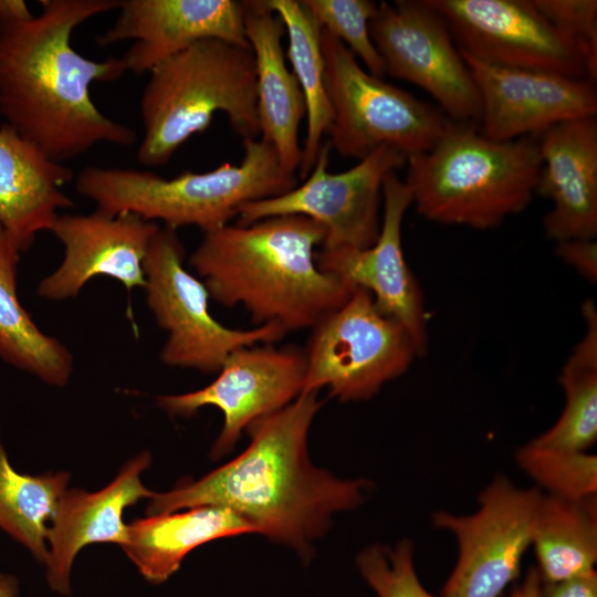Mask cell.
I'll use <instances>...</instances> for the list:
<instances>
[{
  "mask_svg": "<svg viewBox=\"0 0 597 597\" xmlns=\"http://www.w3.org/2000/svg\"><path fill=\"white\" fill-rule=\"evenodd\" d=\"M41 13L0 22V115L49 158L63 164L100 143L129 147L134 130L105 116L91 98L94 82L125 71L119 57L93 61L71 45L92 17L118 0H43Z\"/></svg>",
  "mask_w": 597,
  "mask_h": 597,
  "instance_id": "cell-2",
  "label": "cell"
},
{
  "mask_svg": "<svg viewBox=\"0 0 597 597\" xmlns=\"http://www.w3.org/2000/svg\"><path fill=\"white\" fill-rule=\"evenodd\" d=\"M256 72L251 46L198 41L156 65L140 98L142 165H166L195 134L223 113L242 138H258Z\"/></svg>",
  "mask_w": 597,
  "mask_h": 597,
  "instance_id": "cell-6",
  "label": "cell"
},
{
  "mask_svg": "<svg viewBox=\"0 0 597 597\" xmlns=\"http://www.w3.org/2000/svg\"><path fill=\"white\" fill-rule=\"evenodd\" d=\"M150 454L143 451L127 461L116 478L100 491L66 490L48 530L46 582L61 595L71 594V573L78 552L92 543H114L122 547L128 541L126 507L154 494L142 482Z\"/></svg>",
  "mask_w": 597,
  "mask_h": 597,
  "instance_id": "cell-19",
  "label": "cell"
},
{
  "mask_svg": "<svg viewBox=\"0 0 597 597\" xmlns=\"http://www.w3.org/2000/svg\"><path fill=\"white\" fill-rule=\"evenodd\" d=\"M243 157L203 171H182L167 179L133 168L87 166L75 178L76 191L107 214L133 213L165 227H197L203 233L222 228L249 202L283 195L298 184L262 138L242 139Z\"/></svg>",
  "mask_w": 597,
  "mask_h": 597,
  "instance_id": "cell-5",
  "label": "cell"
},
{
  "mask_svg": "<svg viewBox=\"0 0 597 597\" xmlns=\"http://www.w3.org/2000/svg\"><path fill=\"white\" fill-rule=\"evenodd\" d=\"M557 255L590 282L597 280V242L595 239H570L557 242Z\"/></svg>",
  "mask_w": 597,
  "mask_h": 597,
  "instance_id": "cell-33",
  "label": "cell"
},
{
  "mask_svg": "<svg viewBox=\"0 0 597 597\" xmlns=\"http://www.w3.org/2000/svg\"><path fill=\"white\" fill-rule=\"evenodd\" d=\"M404 180L427 220L476 230L496 228L536 195L537 136L499 142L479 126L453 122L428 150L407 157Z\"/></svg>",
  "mask_w": 597,
  "mask_h": 597,
  "instance_id": "cell-4",
  "label": "cell"
},
{
  "mask_svg": "<svg viewBox=\"0 0 597 597\" xmlns=\"http://www.w3.org/2000/svg\"><path fill=\"white\" fill-rule=\"evenodd\" d=\"M519 467L548 495L586 500L597 494V457L555 450L532 441L515 454Z\"/></svg>",
  "mask_w": 597,
  "mask_h": 597,
  "instance_id": "cell-29",
  "label": "cell"
},
{
  "mask_svg": "<svg viewBox=\"0 0 597 597\" xmlns=\"http://www.w3.org/2000/svg\"><path fill=\"white\" fill-rule=\"evenodd\" d=\"M413 552V543L404 538L394 547L375 544L364 548L356 563L377 597H436L418 578Z\"/></svg>",
  "mask_w": 597,
  "mask_h": 597,
  "instance_id": "cell-31",
  "label": "cell"
},
{
  "mask_svg": "<svg viewBox=\"0 0 597 597\" xmlns=\"http://www.w3.org/2000/svg\"><path fill=\"white\" fill-rule=\"evenodd\" d=\"M542 168L536 187L552 202L543 227L548 239L597 235V116L556 124L537 136Z\"/></svg>",
  "mask_w": 597,
  "mask_h": 597,
  "instance_id": "cell-20",
  "label": "cell"
},
{
  "mask_svg": "<svg viewBox=\"0 0 597 597\" xmlns=\"http://www.w3.org/2000/svg\"><path fill=\"white\" fill-rule=\"evenodd\" d=\"M533 6L576 48L588 77L597 80V1L531 0Z\"/></svg>",
  "mask_w": 597,
  "mask_h": 597,
  "instance_id": "cell-32",
  "label": "cell"
},
{
  "mask_svg": "<svg viewBox=\"0 0 597 597\" xmlns=\"http://www.w3.org/2000/svg\"><path fill=\"white\" fill-rule=\"evenodd\" d=\"M282 21L289 36L287 56L303 92L307 128L298 167L305 179L316 161L322 138L328 134L333 112L325 87L322 28L301 0H263Z\"/></svg>",
  "mask_w": 597,
  "mask_h": 597,
  "instance_id": "cell-26",
  "label": "cell"
},
{
  "mask_svg": "<svg viewBox=\"0 0 597 597\" xmlns=\"http://www.w3.org/2000/svg\"><path fill=\"white\" fill-rule=\"evenodd\" d=\"M242 3L245 35L255 61L260 135L274 147L282 167L295 174L302 159L298 129L306 105L300 84L285 63V28L263 0Z\"/></svg>",
  "mask_w": 597,
  "mask_h": 597,
  "instance_id": "cell-22",
  "label": "cell"
},
{
  "mask_svg": "<svg viewBox=\"0 0 597 597\" xmlns=\"http://www.w3.org/2000/svg\"><path fill=\"white\" fill-rule=\"evenodd\" d=\"M410 206L408 186L397 171L388 174L383 184V216L376 242L363 250L321 249L315 261L320 270L368 291L378 308L407 329L422 355L428 344L423 295L401 243L402 220Z\"/></svg>",
  "mask_w": 597,
  "mask_h": 597,
  "instance_id": "cell-16",
  "label": "cell"
},
{
  "mask_svg": "<svg viewBox=\"0 0 597 597\" xmlns=\"http://www.w3.org/2000/svg\"><path fill=\"white\" fill-rule=\"evenodd\" d=\"M329 143L321 145L316 161L305 181L292 190L243 205L239 224L269 217L301 214L325 230L324 250H363L371 247L380 231L379 214L385 177L406 165L400 150L381 146L354 167L331 172Z\"/></svg>",
  "mask_w": 597,
  "mask_h": 597,
  "instance_id": "cell-10",
  "label": "cell"
},
{
  "mask_svg": "<svg viewBox=\"0 0 597 597\" xmlns=\"http://www.w3.org/2000/svg\"><path fill=\"white\" fill-rule=\"evenodd\" d=\"M311 329L302 394L327 388L343 402L366 400L419 356L407 329L362 287Z\"/></svg>",
  "mask_w": 597,
  "mask_h": 597,
  "instance_id": "cell-8",
  "label": "cell"
},
{
  "mask_svg": "<svg viewBox=\"0 0 597 597\" xmlns=\"http://www.w3.org/2000/svg\"><path fill=\"white\" fill-rule=\"evenodd\" d=\"M32 15L23 0H0V22L28 19Z\"/></svg>",
  "mask_w": 597,
  "mask_h": 597,
  "instance_id": "cell-35",
  "label": "cell"
},
{
  "mask_svg": "<svg viewBox=\"0 0 597 597\" xmlns=\"http://www.w3.org/2000/svg\"><path fill=\"white\" fill-rule=\"evenodd\" d=\"M532 546L543 583H556L595 570L597 501L543 494Z\"/></svg>",
  "mask_w": 597,
  "mask_h": 597,
  "instance_id": "cell-25",
  "label": "cell"
},
{
  "mask_svg": "<svg viewBox=\"0 0 597 597\" xmlns=\"http://www.w3.org/2000/svg\"><path fill=\"white\" fill-rule=\"evenodd\" d=\"M0 597H19V582L14 575L0 572Z\"/></svg>",
  "mask_w": 597,
  "mask_h": 597,
  "instance_id": "cell-37",
  "label": "cell"
},
{
  "mask_svg": "<svg viewBox=\"0 0 597 597\" xmlns=\"http://www.w3.org/2000/svg\"><path fill=\"white\" fill-rule=\"evenodd\" d=\"M21 251L0 226V357L44 383L67 384L73 358L56 338L44 334L19 301L17 271Z\"/></svg>",
  "mask_w": 597,
  "mask_h": 597,
  "instance_id": "cell-24",
  "label": "cell"
},
{
  "mask_svg": "<svg viewBox=\"0 0 597 597\" xmlns=\"http://www.w3.org/2000/svg\"><path fill=\"white\" fill-rule=\"evenodd\" d=\"M101 46L134 40L119 57L125 72L142 75L191 44L218 39L250 46L243 3L235 0H119Z\"/></svg>",
  "mask_w": 597,
  "mask_h": 597,
  "instance_id": "cell-17",
  "label": "cell"
},
{
  "mask_svg": "<svg viewBox=\"0 0 597 597\" xmlns=\"http://www.w3.org/2000/svg\"><path fill=\"white\" fill-rule=\"evenodd\" d=\"M301 1L322 30L342 41L370 74L384 77L383 61L369 32V23L378 9L377 2L371 0Z\"/></svg>",
  "mask_w": 597,
  "mask_h": 597,
  "instance_id": "cell-30",
  "label": "cell"
},
{
  "mask_svg": "<svg viewBox=\"0 0 597 597\" xmlns=\"http://www.w3.org/2000/svg\"><path fill=\"white\" fill-rule=\"evenodd\" d=\"M323 401L304 392L247 427L250 443L235 459L197 481L149 499L147 515L202 505L228 507L255 533L307 558L332 515L362 504L368 482L343 480L314 467L307 438Z\"/></svg>",
  "mask_w": 597,
  "mask_h": 597,
  "instance_id": "cell-1",
  "label": "cell"
},
{
  "mask_svg": "<svg viewBox=\"0 0 597 597\" xmlns=\"http://www.w3.org/2000/svg\"><path fill=\"white\" fill-rule=\"evenodd\" d=\"M461 55L480 93L479 129L488 138L538 136L556 124L597 116L596 83L589 78L503 67Z\"/></svg>",
  "mask_w": 597,
  "mask_h": 597,
  "instance_id": "cell-15",
  "label": "cell"
},
{
  "mask_svg": "<svg viewBox=\"0 0 597 597\" xmlns=\"http://www.w3.org/2000/svg\"><path fill=\"white\" fill-rule=\"evenodd\" d=\"M542 496L537 488L520 489L496 475L480 493L474 513H433V525L451 532L459 549L442 597H500L532 545Z\"/></svg>",
  "mask_w": 597,
  "mask_h": 597,
  "instance_id": "cell-11",
  "label": "cell"
},
{
  "mask_svg": "<svg viewBox=\"0 0 597 597\" xmlns=\"http://www.w3.org/2000/svg\"><path fill=\"white\" fill-rule=\"evenodd\" d=\"M369 32L385 74L427 92L451 121L479 126L481 97L471 70L428 0L378 2Z\"/></svg>",
  "mask_w": 597,
  "mask_h": 597,
  "instance_id": "cell-12",
  "label": "cell"
},
{
  "mask_svg": "<svg viewBox=\"0 0 597 597\" xmlns=\"http://www.w3.org/2000/svg\"><path fill=\"white\" fill-rule=\"evenodd\" d=\"M177 230L160 228L145 261L146 301L157 324L168 333L160 360L172 367L218 373L227 357L244 346L273 344L286 332L276 324L230 328L209 311V292L184 265Z\"/></svg>",
  "mask_w": 597,
  "mask_h": 597,
  "instance_id": "cell-9",
  "label": "cell"
},
{
  "mask_svg": "<svg viewBox=\"0 0 597 597\" xmlns=\"http://www.w3.org/2000/svg\"><path fill=\"white\" fill-rule=\"evenodd\" d=\"M160 227L133 213L60 214L51 232L64 248L55 271L44 277L38 295L62 301L75 297L93 277L105 275L128 292L145 287L144 261Z\"/></svg>",
  "mask_w": 597,
  "mask_h": 597,
  "instance_id": "cell-18",
  "label": "cell"
},
{
  "mask_svg": "<svg viewBox=\"0 0 597 597\" xmlns=\"http://www.w3.org/2000/svg\"><path fill=\"white\" fill-rule=\"evenodd\" d=\"M324 238L325 230L301 214L227 224L205 233L188 264L212 300L242 306L255 326L312 328L355 289L318 269L316 247Z\"/></svg>",
  "mask_w": 597,
  "mask_h": 597,
  "instance_id": "cell-3",
  "label": "cell"
},
{
  "mask_svg": "<svg viewBox=\"0 0 597 597\" xmlns=\"http://www.w3.org/2000/svg\"><path fill=\"white\" fill-rule=\"evenodd\" d=\"M244 533L255 531L230 509L202 505L134 520L122 548L147 582L161 584L196 547Z\"/></svg>",
  "mask_w": 597,
  "mask_h": 597,
  "instance_id": "cell-23",
  "label": "cell"
},
{
  "mask_svg": "<svg viewBox=\"0 0 597 597\" xmlns=\"http://www.w3.org/2000/svg\"><path fill=\"white\" fill-rule=\"evenodd\" d=\"M321 41L333 112L328 143L341 156L360 160L389 146L408 157L432 147L453 123L437 105L370 74L328 32Z\"/></svg>",
  "mask_w": 597,
  "mask_h": 597,
  "instance_id": "cell-7",
  "label": "cell"
},
{
  "mask_svg": "<svg viewBox=\"0 0 597 597\" xmlns=\"http://www.w3.org/2000/svg\"><path fill=\"white\" fill-rule=\"evenodd\" d=\"M541 578L535 568L531 569L525 580L519 586L511 597H538Z\"/></svg>",
  "mask_w": 597,
  "mask_h": 597,
  "instance_id": "cell-36",
  "label": "cell"
},
{
  "mask_svg": "<svg viewBox=\"0 0 597 597\" xmlns=\"http://www.w3.org/2000/svg\"><path fill=\"white\" fill-rule=\"evenodd\" d=\"M69 480L66 472H18L10 464L0 437V528L43 564L48 557L46 522L52 521Z\"/></svg>",
  "mask_w": 597,
  "mask_h": 597,
  "instance_id": "cell-28",
  "label": "cell"
},
{
  "mask_svg": "<svg viewBox=\"0 0 597 597\" xmlns=\"http://www.w3.org/2000/svg\"><path fill=\"white\" fill-rule=\"evenodd\" d=\"M71 168L49 158L8 124L0 125V226L21 252L51 231L57 211L74 206L61 188Z\"/></svg>",
  "mask_w": 597,
  "mask_h": 597,
  "instance_id": "cell-21",
  "label": "cell"
},
{
  "mask_svg": "<svg viewBox=\"0 0 597 597\" xmlns=\"http://www.w3.org/2000/svg\"><path fill=\"white\" fill-rule=\"evenodd\" d=\"M586 333L565 363L558 381L565 405L557 421L532 442L555 450L587 452L597 440V312L583 305Z\"/></svg>",
  "mask_w": 597,
  "mask_h": 597,
  "instance_id": "cell-27",
  "label": "cell"
},
{
  "mask_svg": "<svg viewBox=\"0 0 597 597\" xmlns=\"http://www.w3.org/2000/svg\"><path fill=\"white\" fill-rule=\"evenodd\" d=\"M428 2L446 20L467 56L503 67L589 78L576 48L531 0Z\"/></svg>",
  "mask_w": 597,
  "mask_h": 597,
  "instance_id": "cell-13",
  "label": "cell"
},
{
  "mask_svg": "<svg viewBox=\"0 0 597 597\" xmlns=\"http://www.w3.org/2000/svg\"><path fill=\"white\" fill-rule=\"evenodd\" d=\"M538 597H597V573L556 583L541 582Z\"/></svg>",
  "mask_w": 597,
  "mask_h": 597,
  "instance_id": "cell-34",
  "label": "cell"
},
{
  "mask_svg": "<svg viewBox=\"0 0 597 597\" xmlns=\"http://www.w3.org/2000/svg\"><path fill=\"white\" fill-rule=\"evenodd\" d=\"M305 370L304 350L295 346H244L227 357L209 385L159 396L157 405L171 417H190L207 406L218 408L223 426L211 455L219 458L234 447L251 422L284 408L302 394Z\"/></svg>",
  "mask_w": 597,
  "mask_h": 597,
  "instance_id": "cell-14",
  "label": "cell"
}]
</instances>
